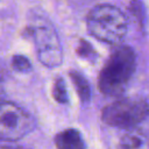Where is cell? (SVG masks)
Instances as JSON below:
<instances>
[{"instance_id": "obj_4", "label": "cell", "mask_w": 149, "mask_h": 149, "mask_svg": "<svg viewBox=\"0 0 149 149\" xmlns=\"http://www.w3.org/2000/svg\"><path fill=\"white\" fill-rule=\"evenodd\" d=\"M40 62L48 68L62 64L63 50L54 26L47 20H38L29 27Z\"/></svg>"}, {"instance_id": "obj_10", "label": "cell", "mask_w": 149, "mask_h": 149, "mask_svg": "<svg viewBox=\"0 0 149 149\" xmlns=\"http://www.w3.org/2000/svg\"><path fill=\"white\" fill-rule=\"evenodd\" d=\"M12 66L19 72H27L31 69V63L23 55H14L12 57Z\"/></svg>"}, {"instance_id": "obj_9", "label": "cell", "mask_w": 149, "mask_h": 149, "mask_svg": "<svg viewBox=\"0 0 149 149\" xmlns=\"http://www.w3.org/2000/svg\"><path fill=\"white\" fill-rule=\"evenodd\" d=\"M52 95L56 101L59 104H68L69 102V97L66 92V86L65 83L62 78H56L52 85Z\"/></svg>"}, {"instance_id": "obj_1", "label": "cell", "mask_w": 149, "mask_h": 149, "mask_svg": "<svg viewBox=\"0 0 149 149\" xmlns=\"http://www.w3.org/2000/svg\"><path fill=\"white\" fill-rule=\"evenodd\" d=\"M136 68V55L128 45L118 47L106 64L101 69L98 77V87L106 95L121 94Z\"/></svg>"}, {"instance_id": "obj_7", "label": "cell", "mask_w": 149, "mask_h": 149, "mask_svg": "<svg viewBox=\"0 0 149 149\" xmlns=\"http://www.w3.org/2000/svg\"><path fill=\"white\" fill-rule=\"evenodd\" d=\"M116 149H149V134L139 129L129 130L119 140Z\"/></svg>"}, {"instance_id": "obj_11", "label": "cell", "mask_w": 149, "mask_h": 149, "mask_svg": "<svg viewBox=\"0 0 149 149\" xmlns=\"http://www.w3.org/2000/svg\"><path fill=\"white\" fill-rule=\"evenodd\" d=\"M5 76H6V68L3 66L2 62L0 61V80H2L5 78Z\"/></svg>"}, {"instance_id": "obj_2", "label": "cell", "mask_w": 149, "mask_h": 149, "mask_svg": "<svg viewBox=\"0 0 149 149\" xmlns=\"http://www.w3.org/2000/svg\"><path fill=\"white\" fill-rule=\"evenodd\" d=\"M86 27L88 33L99 41L116 45L127 34L128 20L118 7L98 5L88 12Z\"/></svg>"}, {"instance_id": "obj_6", "label": "cell", "mask_w": 149, "mask_h": 149, "mask_svg": "<svg viewBox=\"0 0 149 149\" xmlns=\"http://www.w3.org/2000/svg\"><path fill=\"white\" fill-rule=\"evenodd\" d=\"M55 146L57 149H85V142L81 134L73 128L59 132L55 136Z\"/></svg>"}, {"instance_id": "obj_12", "label": "cell", "mask_w": 149, "mask_h": 149, "mask_svg": "<svg viewBox=\"0 0 149 149\" xmlns=\"http://www.w3.org/2000/svg\"><path fill=\"white\" fill-rule=\"evenodd\" d=\"M0 149H24L22 147H14V146H1Z\"/></svg>"}, {"instance_id": "obj_5", "label": "cell", "mask_w": 149, "mask_h": 149, "mask_svg": "<svg viewBox=\"0 0 149 149\" xmlns=\"http://www.w3.org/2000/svg\"><path fill=\"white\" fill-rule=\"evenodd\" d=\"M36 121L26 109L10 101H0V140L17 141L34 130Z\"/></svg>"}, {"instance_id": "obj_8", "label": "cell", "mask_w": 149, "mask_h": 149, "mask_svg": "<svg viewBox=\"0 0 149 149\" xmlns=\"http://www.w3.org/2000/svg\"><path fill=\"white\" fill-rule=\"evenodd\" d=\"M70 78L76 87L79 99L83 102H88L90 98H91V88H90V85H88V81L86 80V78L78 71H71Z\"/></svg>"}, {"instance_id": "obj_3", "label": "cell", "mask_w": 149, "mask_h": 149, "mask_svg": "<svg viewBox=\"0 0 149 149\" xmlns=\"http://www.w3.org/2000/svg\"><path fill=\"white\" fill-rule=\"evenodd\" d=\"M149 114L148 102L140 97H127L107 105L101 112L102 121L112 127L132 129Z\"/></svg>"}]
</instances>
